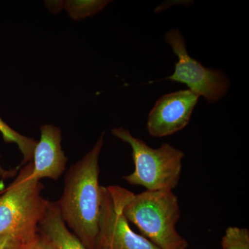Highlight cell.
I'll use <instances>...</instances> for the list:
<instances>
[{
    "label": "cell",
    "instance_id": "1",
    "mask_svg": "<svg viewBox=\"0 0 249 249\" xmlns=\"http://www.w3.org/2000/svg\"><path fill=\"white\" fill-rule=\"evenodd\" d=\"M104 137L103 132L93 148L70 167L57 202L62 220L86 249H99L102 186L98 161Z\"/></svg>",
    "mask_w": 249,
    "mask_h": 249
},
{
    "label": "cell",
    "instance_id": "2",
    "mask_svg": "<svg viewBox=\"0 0 249 249\" xmlns=\"http://www.w3.org/2000/svg\"><path fill=\"white\" fill-rule=\"evenodd\" d=\"M122 213L159 249L188 248V241L177 230L181 211L173 191H145L135 195L124 189Z\"/></svg>",
    "mask_w": 249,
    "mask_h": 249
},
{
    "label": "cell",
    "instance_id": "3",
    "mask_svg": "<svg viewBox=\"0 0 249 249\" xmlns=\"http://www.w3.org/2000/svg\"><path fill=\"white\" fill-rule=\"evenodd\" d=\"M33 168L32 161L24 165L0 195V235L15 233L26 242L38 233L48 200L41 196L43 184L31 176Z\"/></svg>",
    "mask_w": 249,
    "mask_h": 249
},
{
    "label": "cell",
    "instance_id": "4",
    "mask_svg": "<svg viewBox=\"0 0 249 249\" xmlns=\"http://www.w3.org/2000/svg\"><path fill=\"white\" fill-rule=\"evenodd\" d=\"M111 132L132 148L134 170L123 177L126 182L144 187L146 191H173L177 188L185 156L182 150L166 142L158 148H152L123 127L112 129Z\"/></svg>",
    "mask_w": 249,
    "mask_h": 249
},
{
    "label": "cell",
    "instance_id": "5",
    "mask_svg": "<svg viewBox=\"0 0 249 249\" xmlns=\"http://www.w3.org/2000/svg\"><path fill=\"white\" fill-rule=\"evenodd\" d=\"M165 41L169 44L178 56L175 71L164 78L175 83H183L193 93L203 96L209 103L217 102L227 94L230 82L222 71L207 68L188 55L186 41L178 29L168 31Z\"/></svg>",
    "mask_w": 249,
    "mask_h": 249
},
{
    "label": "cell",
    "instance_id": "6",
    "mask_svg": "<svg viewBox=\"0 0 249 249\" xmlns=\"http://www.w3.org/2000/svg\"><path fill=\"white\" fill-rule=\"evenodd\" d=\"M124 189L119 186H102L99 249H160L131 229L122 213Z\"/></svg>",
    "mask_w": 249,
    "mask_h": 249
},
{
    "label": "cell",
    "instance_id": "7",
    "mask_svg": "<svg viewBox=\"0 0 249 249\" xmlns=\"http://www.w3.org/2000/svg\"><path fill=\"white\" fill-rule=\"evenodd\" d=\"M199 96L189 89L161 96L147 117V129L157 138L173 135L185 128L191 120Z\"/></svg>",
    "mask_w": 249,
    "mask_h": 249
},
{
    "label": "cell",
    "instance_id": "8",
    "mask_svg": "<svg viewBox=\"0 0 249 249\" xmlns=\"http://www.w3.org/2000/svg\"><path fill=\"white\" fill-rule=\"evenodd\" d=\"M62 131L53 124L40 126V140L34 149L31 176L58 180L66 170L68 159L62 149Z\"/></svg>",
    "mask_w": 249,
    "mask_h": 249
},
{
    "label": "cell",
    "instance_id": "9",
    "mask_svg": "<svg viewBox=\"0 0 249 249\" xmlns=\"http://www.w3.org/2000/svg\"><path fill=\"white\" fill-rule=\"evenodd\" d=\"M38 232L49 239L58 249H86L62 220L57 202L47 201Z\"/></svg>",
    "mask_w": 249,
    "mask_h": 249
},
{
    "label": "cell",
    "instance_id": "10",
    "mask_svg": "<svg viewBox=\"0 0 249 249\" xmlns=\"http://www.w3.org/2000/svg\"><path fill=\"white\" fill-rule=\"evenodd\" d=\"M0 133L2 135L3 139L8 143H15L22 152L23 160L20 165L30 163L33 160L34 149L37 145V141L29 138L26 136L18 133L14 129L9 127L0 116Z\"/></svg>",
    "mask_w": 249,
    "mask_h": 249
},
{
    "label": "cell",
    "instance_id": "11",
    "mask_svg": "<svg viewBox=\"0 0 249 249\" xmlns=\"http://www.w3.org/2000/svg\"><path fill=\"white\" fill-rule=\"evenodd\" d=\"M109 1H71L66 3V9L73 19H79L92 16L99 12Z\"/></svg>",
    "mask_w": 249,
    "mask_h": 249
},
{
    "label": "cell",
    "instance_id": "12",
    "mask_svg": "<svg viewBox=\"0 0 249 249\" xmlns=\"http://www.w3.org/2000/svg\"><path fill=\"white\" fill-rule=\"evenodd\" d=\"M221 245L222 249H249V231L246 228L228 227Z\"/></svg>",
    "mask_w": 249,
    "mask_h": 249
},
{
    "label": "cell",
    "instance_id": "13",
    "mask_svg": "<svg viewBox=\"0 0 249 249\" xmlns=\"http://www.w3.org/2000/svg\"><path fill=\"white\" fill-rule=\"evenodd\" d=\"M18 249H58L49 239L37 233L34 238L22 244Z\"/></svg>",
    "mask_w": 249,
    "mask_h": 249
},
{
    "label": "cell",
    "instance_id": "14",
    "mask_svg": "<svg viewBox=\"0 0 249 249\" xmlns=\"http://www.w3.org/2000/svg\"><path fill=\"white\" fill-rule=\"evenodd\" d=\"M24 243L19 236L15 233L0 235V249H18Z\"/></svg>",
    "mask_w": 249,
    "mask_h": 249
},
{
    "label": "cell",
    "instance_id": "15",
    "mask_svg": "<svg viewBox=\"0 0 249 249\" xmlns=\"http://www.w3.org/2000/svg\"><path fill=\"white\" fill-rule=\"evenodd\" d=\"M18 169H19V167L16 168V169L5 170L4 168H2V166H1V163H0V177L2 178H13V177L17 173Z\"/></svg>",
    "mask_w": 249,
    "mask_h": 249
},
{
    "label": "cell",
    "instance_id": "16",
    "mask_svg": "<svg viewBox=\"0 0 249 249\" xmlns=\"http://www.w3.org/2000/svg\"><path fill=\"white\" fill-rule=\"evenodd\" d=\"M101 249H107V247H102V248H101Z\"/></svg>",
    "mask_w": 249,
    "mask_h": 249
},
{
    "label": "cell",
    "instance_id": "17",
    "mask_svg": "<svg viewBox=\"0 0 249 249\" xmlns=\"http://www.w3.org/2000/svg\"><path fill=\"white\" fill-rule=\"evenodd\" d=\"M1 193H2V191H0V195H1Z\"/></svg>",
    "mask_w": 249,
    "mask_h": 249
}]
</instances>
